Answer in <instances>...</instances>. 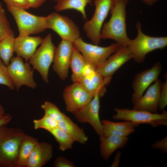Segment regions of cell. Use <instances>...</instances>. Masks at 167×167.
<instances>
[{
  "label": "cell",
  "instance_id": "ba28073f",
  "mask_svg": "<svg viewBox=\"0 0 167 167\" xmlns=\"http://www.w3.org/2000/svg\"><path fill=\"white\" fill-rule=\"evenodd\" d=\"M56 49L52 42L51 34L49 33L43 38L40 47L29 60V63L39 73L46 83L49 82V70L53 62Z\"/></svg>",
  "mask_w": 167,
  "mask_h": 167
},
{
  "label": "cell",
  "instance_id": "44dd1931",
  "mask_svg": "<svg viewBox=\"0 0 167 167\" xmlns=\"http://www.w3.org/2000/svg\"><path fill=\"white\" fill-rule=\"evenodd\" d=\"M58 126L67 133L74 142L84 144L88 140L83 129L80 128L66 115L58 122Z\"/></svg>",
  "mask_w": 167,
  "mask_h": 167
},
{
  "label": "cell",
  "instance_id": "484cf974",
  "mask_svg": "<svg viewBox=\"0 0 167 167\" xmlns=\"http://www.w3.org/2000/svg\"><path fill=\"white\" fill-rule=\"evenodd\" d=\"M59 144V149L62 151L71 149L74 142L71 136L58 126L49 132Z\"/></svg>",
  "mask_w": 167,
  "mask_h": 167
},
{
  "label": "cell",
  "instance_id": "2e32d148",
  "mask_svg": "<svg viewBox=\"0 0 167 167\" xmlns=\"http://www.w3.org/2000/svg\"><path fill=\"white\" fill-rule=\"evenodd\" d=\"M162 82L158 79L147 89L132 109L158 113L160 92Z\"/></svg>",
  "mask_w": 167,
  "mask_h": 167
},
{
  "label": "cell",
  "instance_id": "9c48e42d",
  "mask_svg": "<svg viewBox=\"0 0 167 167\" xmlns=\"http://www.w3.org/2000/svg\"><path fill=\"white\" fill-rule=\"evenodd\" d=\"M9 75L17 90L23 85L34 89L37 84L33 78V71L29 63L24 62L23 58L13 57L7 66Z\"/></svg>",
  "mask_w": 167,
  "mask_h": 167
},
{
  "label": "cell",
  "instance_id": "836d02e7",
  "mask_svg": "<svg viewBox=\"0 0 167 167\" xmlns=\"http://www.w3.org/2000/svg\"><path fill=\"white\" fill-rule=\"evenodd\" d=\"M7 6L21 8L25 10L30 8L27 0H3Z\"/></svg>",
  "mask_w": 167,
  "mask_h": 167
},
{
  "label": "cell",
  "instance_id": "ab89813d",
  "mask_svg": "<svg viewBox=\"0 0 167 167\" xmlns=\"http://www.w3.org/2000/svg\"><path fill=\"white\" fill-rule=\"evenodd\" d=\"M145 4L148 5H152L156 2L159 0H141Z\"/></svg>",
  "mask_w": 167,
  "mask_h": 167
},
{
  "label": "cell",
  "instance_id": "603a6c76",
  "mask_svg": "<svg viewBox=\"0 0 167 167\" xmlns=\"http://www.w3.org/2000/svg\"><path fill=\"white\" fill-rule=\"evenodd\" d=\"M88 65L80 52L74 46L70 66L72 71L71 80L73 82H78L83 76Z\"/></svg>",
  "mask_w": 167,
  "mask_h": 167
},
{
  "label": "cell",
  "instance_id": "4fadbf2b",
  "mask_svg": "<svg viewBox=\"0 0 167 167\" xmlns=\"http://www.w3.org/2000/svg\"><path fill=\"white\" fill-rule=\"evenodd\" d=\"M161 71V64L158 62L150 68L136 75L132 84L133 92L131 102L133 104H135L151 84L158 79Z\"/></svg>",
  "mask_w": 167,
  "mask_h": 167
},
{
  "label": "cell",
  "instance_id": "7a4b0ae2",
  "mask_svg": "<svg viewBox=\"0 0 167 167\" xmlns=\"http://www.w3.org/2000/svg\"><path fill=\"white\" fill-rule=\"evenodd\" d=\"M0 127V167H16L19 151L26 135L21 129Z\"/></svg>",
  "mask_w": 167,
  "mask_h": 167
},
{
  "label": "cell",
  "instance_id": "7402d4cb",
  "mask_svg": "<svg viewBox=\"0 0 167 167\" xmlns=\"http://www.w3.org/2000/svg\"><path fill=\"white\" fill-rule=\"evenodd\" d=\"M38 140L26 135L20 146L16 162V167H27L28 159L35 146L38 143Z\"/></svg>",
  "mask_w": 167,
  "mask_h": 167
},
{
  "label": "cell",
  "instance_id": "83f0119b",
  "mask_svg": "<svg viewBox=\"0 0 167 167\" xmlns=\"http://www.w3.org/2000/svg\"><path fill=\"white\" fill-rule=\"evenodd\" d=\"M34 128L45 129L49 132L58 126V122L52 118L44 115L41 118L33 121Z\"/></svg>",
  "mask_w": 167,
  "mask_h": 167
},
{
  "label": "cell",
  "instance_id": "d6986e66",
  "mask_svg": "<svg viewBox=\"0 0 167 167\" xmlns=\"http://www.w3.org/2000/svg\"><path fill=\"white\" fill-rule=\"evenodd\" d=\"M53 148L51 144L45 142L38 143L29 156L27 167H41L51 159Z\"/></svg>",
  "mask_w": 167,
  "mask_h": 167
},
{
  "label": "cell",
  "instance_id": "30bf717a",
  "mask_svg": "<svg viewBox=\"0 0 167 167\" xmlns=\"http://www.w3.org/2000/svg\"><path fill=\"white\" fill-rule=\"evenodd\" d=\"M46 17L47 29L53 30L62 40L73 43L80 37L79 28L68 17L56 12L52 13Z\"/></svg>",
  "mask_w": 167,
  "mask_h": 167
},
{
  "label": "cell",
  "instance_id": "8992f818",
  "mask_svg": "<svg viewBox=\"0 0 167 167\" xmlns=\"http://www.w3.org/2000/svg\"><path fill=\"white\" fill-rule=\"evenodd\" d=\"M95 11L92 18L86 21L83 29L93 44L98 45L101 40V31L104 22L113 6L114 0H93Z\"/></svg>",
  "mask_w": 167,
  "mask_h": 167
},
{
  "label": "cell",
  "instance_id": "3957f363",
  "mask_svg": "<svg viewBox=\"0 0 167 167\" xmlns=\"http://www.w3.org/2000/svg\"><path fill=\"white\" fill-rule=\"evenodd\" d=\"M135 27L137 36L130 40L126 47L131 52L132 59L137 63H141L144 62L148 53L156 49H163L167 46V37H154L145 34L139 21L137 22Z\"/></svg>",
  "mask_w": 167,
  "mask_h": 167
},
{
  "label": "cell",
  "instance_id": "8d00e7d4",
  "mask_svg": "<svg viewBox=\"0 0 167 167\" xmlns=\"http://www.w3.org/2000/svg\"><path fill=\"white\" fill-rule=\"evenodd\" d=\"M30 8H36L42 5L46 0H27Z\"/></svg>",
  "mask_w": 167,
  "mask_h": 167
},
{
  "label": "cell",
  "instance_id": "60d3db41",
  "mask_svg": "<svg viewBox=\"0 0 167 167\" xmlns=\"http://www.w3.org/2000/svg\"><path fill=\"white\" fill-rule=\"evenodd\" d=\"M5 114V109L3 106L0 105V119L2 118Z\"/></svg>",
  "mask_w": 167,
  "mask_h": 167
},
{
  "label": "cell",
  "instance_id": "b9f144b4",
  "mask_svg": "<svg viewBox=\"0 0 167 167\" xmlns=\"http://www.w3.org/2000/svg\"><path fill=\"white\" fill-rule=\"evenodd\" d=\"M53 0L57 2L58 0Z\"/></svg>",
  "mask_w": 167,
  "mask_h": 167
},
{
  "label": "cell",
  "instance_id": "d590c367",
  "mask_svg": "<svg viewBox=\"0 0 167 167\" xmlns=\"http://www.w3.org/2000/svg\"><path fill=\"white\" fill-rule=\"evenodd\" d=\"M55 167H74V163L71 161L63 157L58 156L56 158L54 164Z\"/></svg>",
  "mask_w": 167,
  "mask_h": 167
},
{
  "label": "cell",
  "instance_id": "d6a6232c",
  "mask_svg": "<svg viewBox=\"0 0 167 167\" xmlns=\"http://www.w3.org/2000/svg\"><path fill=\"white\" fill-rule=\"evenodd\" d=\"M133 130H120L103 127V134L104 135H114L120 136H128L132 133Z\"/></svg>",
  "mask_w": 167,
  "mask_h": 167
},
{
  "label": "cell",
  "instance_id": "d4e9b609",
  "mask_svg": "<svg viewBox=\"0 0 167 167\" xmlns=\"http://www.w3.org/2000/svg\"><path fill=\"white\" fill-rule=\"evenodd\" d=\"M15 38L13 31L0 41V59L7 66L13 57L15 52Z\"/></svg>",
  "mask_w": 167,
  "mask_h": 167
},
{
  "label": "cell",
  "instance_id": "6da1fadb",
  "mask_svg": "<svg viewBox=\"0 0 167 167\" xmlns=\"http://www.w3.org/2000/svg\"><path fill=\"white\" fill-rule=\"evenodd\" d=\"M129 0H114L110 10V18L103 24L101 38L111 39L120 47H126L130 39L126 30V8Z\"/></svg>",
  "mask_w": 167,
  "mask_h": 167
},
{
  "label": "cell",
  "instance_id": "7c38bea8",
  "mask_svg": "<svg viewBox=\"0 0 167 167\" xmlns=\"http://www.w3.org/2000/svg\"><path fill=\"white\" fill-rule=\"evenodd\" d=\"M93 96L78 82L66 87L63 94L66 111L73 114L86 105Z\"/></svg>",
  "mask_w": 167,
  "mask_h": 167
},
{
  "label": "cell",
  "instance_id": "5bb4252c",
  "mask_svg": "<svg viewBox=\"0 0 167 167\" xmlns=\"http://www.w3.org/2000/svg\"><path fill=\"white\" fill-rule=\"evenodd\" d=\"M73 48V43L63 40L56 48L53 68L62 80L68 76Z\"/></svg>",
  "mask_w": 167,
  "mask_h": 167
},
{
  "label": "cell",
  "instance_id": "cb8c5ba5",
  "mask_svg": "<svg viewBox=\"0 0 167 167\" xmlns=\"http://www.w3.org/2000/svg\"><path fill=\"white\" fill-rule=\"evenodd\" d=\"M93 0H58L54 6L57 12L67 10L73 9L79 12L84 19H87L85 8L88 4L92 3Z\"/></svg>",
  "mask_w": 167,
  "mask_h": 167
},
{
  "label": "cell",
  "instance_id": "5b68a950",
  "mask_svg": "<svg viewBox=\"0 0 167 167\" xmlns=\"http://www.w3.org/2000/svg\"><path fill=\"white\" fill-rule=\"evenodd\" d=\"M115 113L113 116L116 120L131 122L139 126L147 124L153 127L167 126V111L164 110L161 113H153L147 111L115 108Z\"/></svg>",
  "mask_w": 167,
  "mask_h": 167
},
{
  "label": "cell",
  "instance_id": "e0dca14e",
  "mask_svg": "<svg viewBox=\"0 0 167 167\" xmlns=\"http://www.w3.org/2000/svg\"><path fill=\"white\" fill-rule=\"evenodd\" d=\"M111 78H103L92 66L86 70L78 82L88 92L94 96L101 91L105 92V87L111 81Z\"/></svg>",
  "mask_w": 167,
  "mask_h": 167
},
{
  "label": "cell",
  "instance_id": "1f68e13d",
  "mask_svg": "<svg viewBox=\"0 0 167 167\" xmlns=\"http://www.w3.org/2000/svg\"><path fill=\"white\" fill-rule=\"evenodd\" d=\"M167 105V77L164 83H162L160 92L158 110L163 111Z\"/></svg>",
  "mask_w": 167,
  "mask_h": 167
},
{
  "label": "cell",
  "instance_id": "f546056e",
  "mask_svg": "<svg viewBox=\"0 0 167 167\" xmlns=\"http://www.w3.org/2000/svg\"><path fill=\"white\" fill-rule=\"evenodd\" d=\"M13 31L6 16L5 10L0 2V41Z\"/></svg>",
  "mask_w": 167,
  "mask_h": 167
},
{
  "label": "cell",
  "instance_id": "ac0fdd59",
  "mask_svg": "<svg viewBox=\"0 0 167 167\" xmlns=\"http://www.w3.org/2000/svg\"><path fill=\"white\" fill-rule=\"evenodd\" d=\"M43 39L40 36L30 35L20 36L14 39V51L17 56L27 62L34 54L38 46L42 43Z\"/></svg>",
  "mask_w": 167,
  "mask_h": 167
},
{
  "label": "cell",
  "instance_id": "8fae6325",
  "mask_svg": "<svg viewBox=\"0 0 167 167\" xmlns=\"http://www.w3.org/2000/svg\"><path fill=\"white\" fill-rule=\"evenodd\" d=\"M104 94L101 91L97 92L86 105L74 114L78 122L90 124L99 136L103 135L102 125L99 117V110L100 99Z\"/></svg>",
  "mask_w": 167,
  "mask_h": 167
},
{
  "label": "cell",
  "instance_id": "74e56055",
  "mask_svg": "<svg viewBox=\"0 0 167 167\" xmlns=\"http://www.w3.org/2000/svg\"><path fill=\"white\" fill-rule=\"evenodd\" d=\"M12 119V117L10 114H5L3 117L0 119V127L6 125L11 121Z\"/></svg>",
  "mask_w": 167,
  "mask_h": 167
},
{
  "label": "cell",
  "instance_id": "9a60e30c",
  "mask_svg": "<svg viewBox=\"0 0 167 167\" xmlns=\"http://www.w3.org/2000/svg\"><path fill=\"white\" fill-rule=\"evenodd\" d=\"M132 59V55L126 47H120L110 56L103 64L95 70L103 78L112 75L126 62Z\"/></svg>",
  "mask_w": 167,
  "mask_h": 167
},
{
  "label": "cell",
  "instance_id": "f35d334b",
  "mask_svg": "<svg viewBox=\"0 0 167 167\" xmlns=\"http://www.w3.org/2000/svg\"><path fill=\"white\" fill-rule=\"evenodd\" d=\"M121 155V153L120 152H117L111 167H117L119 166Z\"/></svg>",
  "mask_w": 167,
  "mask_h": 167
},
{
  "label": "cell",
  "instance_id": "f1b7e54d",
  "mask_svg": "<svg viewBox=\"0 0 167 167\" xmlns=\"http://www.w3.org/2000/svg\"><path fill=\"white\" fill-rule=\"evenodd\" d=\"M103 127L120 130L135 131V127L138 126L135 123L128 121L115 122L107 120H102Z\"/></svg>",
  "mask_w": 167,
  "mask_h": 167
},
{
  "label": "cell",
  "instance_id": "4316f807",
  "mask_svg": "<svg viewBox=\"0 0 167 167\" xmlns=\"http://www.w3.org/2000/svg\"><path fill=\"white\" fill-rule=\"evenodd\" d=\"M41 107L44 111V115L52 118L58 122L66 116L55 105L50 101H45Z\"/></svg>",
  "mask_w": 167,
  "mask_h": 167
},
{
  "label": "cell",
  "instance_id": "4dcf8cb0",
  "mask_svg": "<svg viewBox=\"0 0 167 167\" xmlns=\"http://www.w3.org/2000/svg\"><path fill=\"white\" fill-rule=\"evenodd\" d=\"M0 84L7 87L13 90L15 86L9 75L7 66L0 59Z\"/></svg>",
  "mask_w": 167,
  "mask_h": 167
},
{
  "label": "cell",
  "instance_id": "277c9868",
  "mask_svg": "<svg viewBox=\"0 0 167 167\" xmlns=\"http://www.w3.org/2000/svg\"><path fill=\"white\" fill-rule=\"evenodd\" d=\"M73 44L87 63L95 70L101 66L108 58L120 47L116 43L106 47H101L86 42L80 37Z\"/></svg>",
  "mask_w": 167,
  "mask_h": 167
},
{
  "label": "cell",
  "instance_id": "52a82bcc",
  "mask_svg": "<svg viewBox=\"0 0 167 167\" xmlns=\"http://www.w3.org/2000/svg\"><path fill=\"white\" fill-rule=\"evenodd\" d=\"M17 24L19 35L39 33L47 29L46 17L32 14L21 8L7 6Z\"/></svg>",
  "mask_w": 167,
  "mask_h": 167
},
{
  "label": "cell",
  "instance_id": "e575fe53",
  "mask_svg": "<svg viewBox=\"0 0 167 167\" xmlns=\"http://www.w3.org/2000/svg\"><path fill=\"white\" fill-rule=\"evenodd\" d=\"M152 148L159 150L164 153H167V137L155 141L152 145Z\"/></svg>",
  "mask_w": 167,
  "mask_h": 167
},
{
  "label": "cell",
  "instance_id": "ffe728a7",
  "mask_svg": "<svg viewBox=\"0 0 167 167\" xmlns=\"http://www.w3.org/2000/svg\"><path fill=\"white\" fill-rule=\"evenodd\" d=\"M99 136L100 154L105 160H107L115 151L123 148L128 140V136L112 135Z\"/></svg>",
  "mask_w": 167,
  "mask_h": 167
}]
</instances>
